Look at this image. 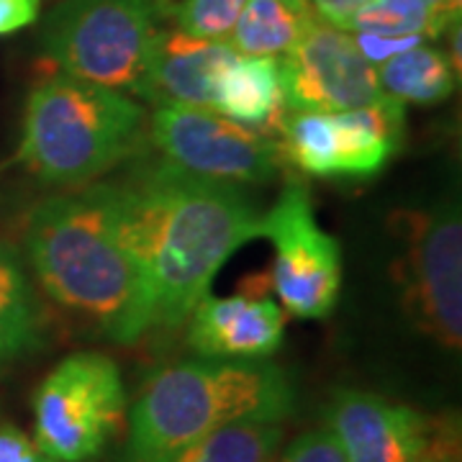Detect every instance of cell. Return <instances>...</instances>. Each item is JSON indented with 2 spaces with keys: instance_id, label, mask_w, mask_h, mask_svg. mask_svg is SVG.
I'll return each instance as SVG.
<instances>
[{
  "instance_id": "ffe728a7",
  "label": "cell",
  "mask_w": 462,
  "mask_h": 462,
  "mask_svg": "<svg viewBox=\"0 0 462 462\" xmlns=\"http://www.w3.org/2000/svg\"><path fill=\"white\" fill-rule=\"evenodd\" d=\"M460 18L442 14L424 0H370L349 21L346 32L439 39Z\"/></svg>"
},
{
  "instance_id": "52a82bcc",
  "label": "cell",
  "mask_w": 462,
  "mask_h": 462,
  "mask_svg": "<svg viewBox=\"0 0 462 462\" xmlns=\"http://www.w3.org/2000/svg\"><path fill=\"white\" fill-rule=\"evenodd\" d=\"M149 142L167 165L196 178L231 185L270 182L282 162V147L214 108L157 103L149 116Z\"/></svg>"
},
{
  "instance_id": "ba28073f",
  "label": "cell",
  "mask_w": 462,
  "mask_h": 462,
  "mask_svg": "<svg viewBox=\"0 0 462 462\" xmlns=\"http://www.w3.org/2000/svg\"><path fill=\"white\" fill-rule=\"evenodd\" d=\"M260 236L275 249L273 285L281 309L296 319L329 316L342 285V252L329 231L319 226L303 182H285L263 214Z\"/></svg>"
},
{
  "instance_id": "f546056e",
  "label": "cell",
  "mask_w": 462,
  "mask_h": 462,
  "mask_svg": "<svg viewBox=\"0 0 462 462\" xmlns=\"http://www.w3.org/2000/svg\"><path fill=\"white\" fill-rule=\"evenodd\" d=\"M288 3H296L300 8H309V0H288Z\"/></svg>"
},
{
  "instance_id": "d6986e66",
  "label": "cell",
  "mask_w": 462,
  "mask_h": 462,
  "mask_svg": "<svg viewBox=\"0 0 462 462\" xmlns=\"http://www.w3.org/2000/svg\"><path fill=\"white\" fill-rule=\"evenodd\" d=\"M282 445V421H247L200 437L157 462H273Z\"/></svg>"
},
{
  "instance_id": "2e32d148",
  "label": "cell",
  "mask_w": 462,
  "mask_h": 462,
  "mask_svg": "<svg viewBox=\"0 0 462 462\" xmlns=\"http://www.w3.org/2000/svg\"><path fill=\"white\" fill-rule=\"evenodd\" d=\"M311 8L288 0H247L229 36L239 57H282L311 26Z\"/></svg>"
},
{
  "instance_id": "9a60e30c",
  "label": "cell",
  "mask_w": 462,
  "mask_h": 462,
  "mask_svg": "<svg viewBox=\"0 0 462 462\" xmlns=\"http://www.w3.org/2000/svg\"><path fill=\"white\" fill-rule=\"evenodd\" d=\"M214 111L270 139L281 134L288 111L278 57H236L218 80Z\"/></svg>"
},
{
  "instance_id": "f1b7e54d",
  "label": "cell",
  "mask_w": 462,
  "mask_h": 462,
  "mask_svg": "<svg viewBox=\"0 0 462 462\" xmlns=\"http://www.w3.org/2000/svg\"><path fill=\"white\" fill-rule=\"evenodd\" d=\"M416 462H452V455H449V449L437 445L431 452H427L421 460H416Z\"/></svg>"
},
{
  "instance_id": "9c48e42d",
  "label": "cell",
  "mask_w": 462,
  "mask_h": 462,
  "mask_svg": "<svg viewBox=\"0 0 462 462\" xmlns=\"http://www.w3.org/2000/svg\"><path fill=\"white\" fill-rule=\"evenodd\" d=\"M398 281L411 319L445 346L462 339V216L457 200L406 216Z\"/></svg>"
},
{
  "instance_id": "6da1fadb",
  "label": "cell",
  "mask_w": 462,
  "mask_h": 462,
  "mask_svg": "<svg viewBox=\"0 0 462 462\" xmlns=\"http://www.w3.org/2000/svg\"><path fill=\"white\" fill-rule=\"evenodd\" d=\"M118 234L147 282L152 329H178L231 254L260 239L263 214L239 185L162 162L106 182Z\"/></svg>"
},
{
  "instance_id": "7402d4cb",
  "label": "cell",
  "mask_w": 462,
  "mask_h": 462,
  "mask_svg": "<svg viewBox=\"0 0 462 462\" xmlns=\"http://www.w3.org/2000/svg\"><path fill=\"white\" fill-rule=\"evenodd\" d=\"M247 0H180L172 5L175 29L214 42H229L234 23Z\"/></svg>"
},
{
  "instance_id": "7a4b0ae2",
  "label": "cell",
  "mask_w": 462,
  "mask_h": 462,
  "mask_svg": "<svg viewBox=\"0 0 462 462\" xmlns=\"http://www.w3.org/2000/svg\"><path fill=\"white\" fill-rule=\"evenodd\" d=\"M23 242L36 281L67 314L116 345L152 329L147 282L118 234L106 182L36 203Z\"/></svg>"
},
{
  "instance_id": "83f0119b",
  "label": "cell",
  "mask_w": 462,
  "mask_h": 462,
  "mask_svg": "<svg viewBox=\"0 0 462 462\" xmlns=\"http://www.w3.org/2000/svg\"><path fill=\"white\" fill-rule=\"evenodd\" d=\"M427 5L431 8H437V11H442V14H449V16L460 18V3L462 0H424Z\"/></svg>"
},
{
  "instance_id": "e0dca14e",
  "label": "cell",
  "mask_w": 462,
  "mask_h": 462,
  "mask_svg": "<svg viewBox=\"0 0 462 462\" xmlns=\"http://www.w3.org/2000/svg\"><path fill=\"white\" fill-rule=\"evenodd\" d=\"M383 96L406 103H442L452 96L457 85V69L445 51L416 44L401 51L375 69Z\"/></svg>"
},
{
  "instance_id": "d4e9b609",
  "label": "cell",
  "mask_w": 462,
  "mask_h": 462,
  "mask_svg": "<svg viewBox=\"0 0 462 462\" xmlns=\"http://www.w3.org/2000/svg\"><path fill=\"white\" fill-rule=\"evenodd\" d=\"M0 462H51L26 431L0 424Z\"/></svg>"
},
{
  "instance_id": "4316f807",
  "label": "cell",
  "mask_w": 462,
  "mask_h": 462,
  "mask_svg": "<svg viewBox=\"0 0 462 462\" xmlns=\"http://www.w3.org/2000/svg\"><path fill=\"white\" fill-rule=\"evenodd\" d=\"M370 0H309V8L319 21L324 23H331L337 29L346 32L349 21L355 18V14L367 5Z\"/></svg>"
},
{
  "instance_id": "3957f363",
  "label": "cell",
  "mask_w": 462,
  "mask_h": 462,
  "mask_svg": "<svg viewBox=\"0 0 462 462\" xmlns=\"http://www.w3.org/2000/svg\"><path fill=\"white\" fill-rule=\"evenodd\" d=\"M296 388L281 365L199 357L154 370L129 411L126 460L157 462L218 430L247 421H282Z\"/></svg>"
},
{
  "instance_id": "30bf717a",
  "label": "cell",
  "mask_w": 462,
  "mask_h": 462,
  "mask_svg": "<svg viewBox=\"0 0 462 462\" xmlns=\"http://www.w3.org/2000/svg\"><path fill=\"white\" fill-rule=\"evenodd\" d=\"M278 67L288 114H342L383 98L375 65L360 54L352 33L316 16Z\"/></svg>"
},
{
  "instance_id": "603a6c76",
  "label": "cell",
  "mask_w": 462,
  "mask_h": 462,
  "mask_svg": "<svg viewBox=\"0 0 462 462\" xmlns=\"http://www.w3.org/2000/svg\"><path fill=\"white\" fill-rule=\"evenodd\" d=\"M273 462H346L342 447L337 445L334 434L327 427L298 434L282 455Z\"/></svg>"
},
{
  "instance_id": "4fadbf2b",
  "label": "cell",
  "mask_w": 462,
  "mask_h": 462,
  "mask_svg": "<svg viewBox=\"0 0 462 462\" xmlns=\"http://www.w3.org/2000/svg\"><path fill=\"white\" fill-rule=\"evenodd\" d=\"M239 54L229 42L199 39L180 29H162L149 57L139 98L214 108L221 75Z\"/></svg>"
},
{
  "instance_id": "cb8c5ba5",
  "label": "cell",
  "mask_w": 462,
  "mask_h": 462,
  "mask_svg": "<svg viewBox=\"0 0 462 462\" xmlns=\"http://www.w3.org/2000/svg\"><path fill=\"white\" fill-rule=\"evenodd\" d=\"M357 50L370 65H383L391 57H396L401 51L413 50L416 44H421L419 36H380V33H355L352 36Z\"/></svg>"
},
{
  "instance_id": "ac0fdd59",
  "label": "cell",
  "mask_w": 462,
  "mask_h": 462,
  "mask_svg": "<svg viewBox=\"0 0 462 462\" xmlns=\"http://www.w3.org/2000/svg\"><path fill=\"white\" fill-rule=\"evenodd\" d=\"M42 303L16 249L0 245V363L42 342Z\"/></svg>"
},
{
  "instance_id": "7c38bea8",
  "label": "cell",
  "mask_w": 462,
  "mask_h": 462,
  "mask_svg": "<svg viewBox=\"0 0 462 462\" xmlns=\"http://www.w3.org/2000/svg\"><path fill=\"white\" fill-rule=\"evenodd\" d=\"M285 314L273 298H200L188 316V345L200 357L263 360L282 345Z\"/></svg>"
},
{
  "instance_id": "5bb4252c",
  "label": "cell",
  "mask_w": 462,
  "mask_h": 462,
  "mask_svg": "<svg viewBox=\"0 0 462 462\" xmlns=\"http://www.w3.org/2000/svg\"><path fill=\"white\" fill-rule=\"evenodd\" d=\"M337 178H373L396 154L406 132V106L383 96L370 106L334 114Z\"/></svg>"
},
{
  "instance_id": "44dd1931",
  "label": "cell",
  "mask_w": 462,
  "mask_h": 462,
  "mask_svg": "<svg viewBox=\"0 0 462 462\" xmlns=\"http://www.w3.org/2000/svg\"><path fill=\"white\" fill-rule=\"evenodd\" d=\"M282 154L314 178H337V126L334 114L300 111L282 124Z\"/></svg>"
},
{
  "instance_id": "8992f818",
  "label": "cell",
  "mask_w": 462,
  "mask_h": 462,
  "mask_svg": "<svg viewBox=\"0 0 462 462\" xmlns=\"http://www.w3.org/2000/svg\"><path fill=\"white\" fill-rule=\"evenodd\" d=\"M124 413L118 365L100 352H75L33 393V442L51 462H90L111 445Z\"/></svg>"
},
{
  "instance_id": "8fae6325",
  "label": "cell",
  "mask_w": 462,
  "mask_h": 462,
  "mask_svg": "<svg viewBox=\"0 0 462 462\" xmlns=\"http://www.w3.org/2000/svg\"><path fill=\"white\" fill-rule=\"evenodd\" d=\"M327 430L346 462H416L439 445L427 416L355 388L331 396Z\"/></svg>"
},
{
  "instance_id": "5b68a950",
  "label": "cell",
  "mask_w": 462,
  "mask_h": 462,
  "mask_svg": "<svg viewBox=\"0 0 462 462\" xmlns=\"http://www.w3.org/2000/svg\"><path fill=\"white\" fill-rule=\"evenodd\" d=\"M162 0H62L42 23V51L62 75L139 96Z\"/></svg>"
},
{
  "instance_id": "484cf974",
  "label": "cell",
  "mask_w": 462,
  "mask_h": 462,
  "mask_svg": "<svg viewBox=\"0 0 462 462\" xmlns=\"http://www.w3.org/2000/svg\"><path fill=\"white\" fill-rule=\"evenodd\" d=\"M42 0H0V36H11L39 21Z\"/></svg>"
},
{
  "instance_id": "277c9868",
  "label": "cell",
  "mask_w": 462,
  "mask_h": 462,
  "mask_svg": "<svg viewBox=\"0 0 462 462\" xmlns=\"http://www.w3.org/2000/svg\"><path fill=\"white\" fill-rule=\"evenodd\" d=\"M144 121L129 93L60 72L26 98L18 160L42 182L83 188L139 149Z\"/></svg>"
}]
</instances>
